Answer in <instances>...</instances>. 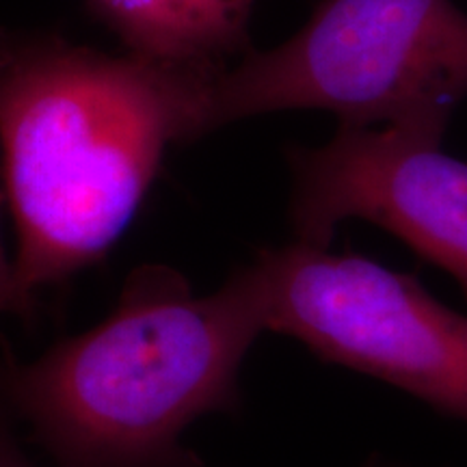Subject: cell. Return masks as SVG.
Wrapping results in <instances>:
<instances>
[{
  "label": "cell",
  "mask_w": 467,
  "mask_h": 467,
  "mask_svg": "<svg viewBox=\"0 0 467 467\" xmlns=\"http://www.w3.org/2000/svg\"><path fill=\"white\" fill-rule=\"evenodd\" d=\"M467 98V14L452 0H325L273 50L197 74L191 139L285 109H325L340 126L443 137Z\"/></svg>",
  "instance_id": "3957f363"
},
{
  "label": "cell",
  "mask_w": 467,
  "mask_h": 467,
  "mask_svg": "<svg viewBox=\"0 0 467 467\" xmlns=\"http://www.w3.org/2000/svg\"><path fill=\"white\" fill-rule=\"evenodd\" d=\"M265 331L251 262L203 296L171 266H139L100 325L28 364L0 359V407L57 467H203L186 429L241 413L243 361Z\"/></svg>",
  "instance_id": "7a4b0ae2"
},
{
  "label": "cell",
  "mask_w": 467,
  "mask_h": 467,
  "mask_svg": "<svg viewBox=\"0 0 467 467\" xmlns=\"http://www.w3.org/2000/svg\"><path fill=\"white\" fill-rule=\"evenodd\" d=\"M5 203V191L0 182V208ZM0 314H17L22 317L20 301H17L16 282H14V262H9L3 247V236H0Z\"/></svg>",
  "instance_id": "52a82bcc"
},
{
  "label": "cell",
  "mask_w": 467,
  "mask_h": 467,
  "mask_svg": "<svg viewBox=\"0 0 467 467\" xmlns=\"http://www.w3.org/2000/svg\"><path fill=\"white\" fill-rule=\"evenodd\" d=\"M255 0H87L128 55L208 74L249 55Z\"/></svg>",
  "instance_id": "8992f818"
},
{
  "label": "cell",
  "mask_w": 467,
  "mask_h": 467,
  "mask_svg": "<svg viewBox=\"0 0 467 467\" xmlns=\"http://www.w3.org/2000/svg\"><path fill=\"white\" fill-rule=\"evenodd\" d=\"M251 265L266 331L467 422V318L416 277L299 241L260 251Z\"/></svg>",
  "instance_id": "277c9868"
},
{
  "label": "cell",
  "mask_w": 467,
  "mask_h": 467,
  "mask_svg": "<svg viewBox=\"0 0 467 467\" xmlns=\"http://www.w3.org/2000/svg\"><path fill=\"white\" fill-rule=\"evenodd\" d=\"M296 241L329 249L337 225L364 219L457 279L467 296V162L441 137L407 128H337L323 148L290 151Z\"/></svg>",
  "instance_id": "5b68a950"
},
{
  "label": "cell",
  "mask_w": 467,
  "mask_h": 467,
  "mask_svg": "<svg viewBox=\"0 0 467 467\" xmlns=\"http://www.w3.org/2000/svg\"><path fill=\"white\" fill-rule=\"evenodd\" d=\"M0 467H39L22 451L9 429V413L0 407Z\"/></svg>",
  "instance_id": "ba28073f"
},
{
  "label": "cell",
  "mask_w": 467,
  "mask_h": 467,
  "mask_svg": "<svg viewBox=\"0 0 467 467\" xmlns=\"http://www.w3.org/2000/svg\"><path fill=\"white\" fill-rule=\"evenodd\" d=\"M195 76L0 26V182L22 318L130 225L167 145L186 141Z\"/></svg>",
  "instance_id": "6da1fadb"
}]
</instances>
